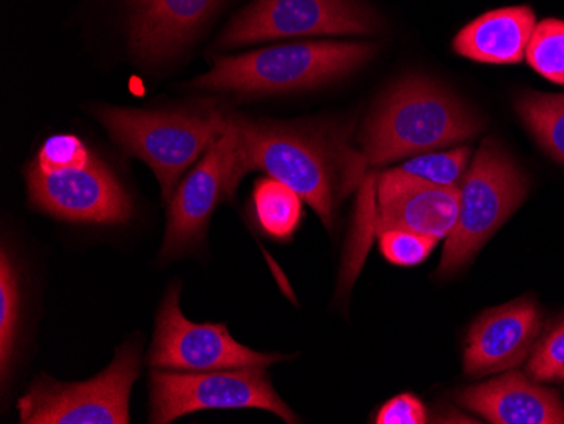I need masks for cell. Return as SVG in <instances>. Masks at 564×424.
I'll use <instances>...</instances> for the list:
<instances>
[{
    "instance_id": "2e32d148",
    "label": "cell",
    "mask_w": 564,
    "mask_h": 424,
    "mask_svg": "<svg viewBox=\"0 0 564 424\" xmlns=\"http://www.w3.org/2000/svg\"><path fill=\"white\" fill-rule=\"evenodd\" d=\"M535 28V14L528 6L485 12L459 30L453 52L487 65H516L525 58Z\"/></svg>"
},
{
    "instance_id": "277c9868",
    "label": "cell",
    "mask_w": 564,
    "mask_h": 424,
    "mask_svg": "<svg viewBox=\"0 0 564 424\" xmlns=\"http://www.w3.org/2000/svg\"><path fill=\"white\" fill-rule=\"evenodd\" d=\"M376 53V44L360 41L281 44L217 59L193 85L247 97L310 90L348 77Z\"/></svg>"
},
{
    "instance_id": "9a60e30c",
    "label": "cell",
    "mask_w": 564,
    "mask_h": 424,
    "mask_svg": "<svg viewBox=\"0 0 564 424\" xmlns=\"http://www.w3.org/2000/svg\"><path fill=\"white\" fill-rule=\"evenodd\" d=\"M220 4L221 0H132V50L145 62L176 55Z\"/></svg>"
},
{
    "instance_id": "ba28073f",
    "label": "cell",
    "mask_w": 564,
    "mask_h": 424,
    "mask_svg": "<svg viewBox=\"0 0 564 424\" xmlns=\"http://www.w3.org/2000/svg\"><path fill=\"white\" fill-rule=\"evenodd\" d=\"M250 407L271 411L286 423L297 421L296 414L275 394L264 367L202 372L152 369L151 423H171L195 411Z\"/></svg>"
},
{
    "instance_id": "9c48e42d",
    "label": "cell",
    "mask_w": 564,
    "mask_h": 424,
    "mask_svg": "<svg viewBox=\"0 0 564 424\" xmlns=\"http://www.w3.org/2000/svg\"><path fill=\"white\" fill-rule=\"evenodd\" d=\"M382 26L364 0H256L232 19L221 47L301 36L372 34Z\"/></svg>"
},
{
    "instance_id": "8992f818",
    "label": "cell",
    "mask_w": 564,
    "mask_h": 424,
    "mask_svg": "<svg viewBox=\"0 0 564 424\" xmlns=\"http://www.w3.org/2000/svg\"><path fill=\"white\" fill-rule=\"evenodd\" d=\"M528 192V174L514 157L497 139H485L459 185L458 220L446 239L438 276H449L474 261L481 247L521 207Z\"/></svg>"
},
{
    "instance_id": "44dd1931",
    "label": "cell",
    "mask_w": 564,
    "mask_h": 424,
    "mask_svg": "<svg viewBox=\"0 0 564 424\" xmlns=\"http://www.w3.org/2000/svg\"><path fill=\"white\" fill-rule=\"evenodd\" d=\"M471 148H455L440 153H423L402 164L401 170L433 185L459 188L470 163Z\"/></svg>"
},
{
    "instance_id": "7402d4cb",
    "label": "cell",
    "mask_w": 564,
    "mask_h": 424,
    "mask_svg": "<svg viewBox=\"0 0 564 424\" xmlns=\"http://www.w3.org/2000/svg\"><path fill=\"white\" fill-rule=\"evenodd\" d=\"M438 240L409 230H386L380 233V252L391 264L411 265L426 261Z\"/></svg>"
},
{
    "instance_id": "4fadbf2b",
    "label": "cell",
    "mask_w": 564,
    "mask_h": 424,
    "mask_svg": "<svg viewBox=\"0 0 564 424\" xmlns=\"http://www.w3.org/2000/svg\"><path fill=\"white\" fill-rule=\"evenodd\" d=\"M541 325L543 313L532 297L487 309L468 331L465 373L478 379L521 366L531 356Z\"/></svg>"
},
{
    "instance_id": "5bb4252c",
    "label": "cell",
    "mask_w": 564,
    "mask_h": 424,
    "mask_svg": "<svg viewBox=\"0 0 564 424\" xmlns=\"http://www.w3.org/2000/svg\"><path fill=\"white\" fill-rule=\"evenodd\" d=\"M459 406L494 424H564V406L556 391L543 388L522 372H507L459 392Z\"/></svg>"
},
{
    "instance_id": "ac0fdd59",
    "label": "cell",
    "mask_w": 564,
    "mask_h": 424,
    "mask_svg": "<svg viewBox=\"0 0 564 424\" xmlns=\"http://www.w3.org/2000/svg\"><path fill=\"white\" fill-rule=\"evenodd\" d=\"M253 210L259 226L278 240L293 237L303 217V198L279 180H258L252 193Z\"/></svg>"
},
{
    "instance_id": "52a82bcc",
    "label": "cell",
    "mask_w": 564,
    "mask_h": 424,
    "mask_svg": "<svg viewBox=\"0 0 564 424\" xmlns=\"http://www.w3.org/2000/svg\"><path fill=\"white\" fill-rule=\"evenodd\" d=\"M141 359L135 345L127 344L113 362L87 382H58L41 376L19 399L22 424H127L129 401L139 378Z\"/></svg>"
},
{
    "instance_id": "e0dca14e",
    "label": "cell",
    "mask_w": 564,
    "mask_h": 424,
    "mask_svg": "<svg viewBox=\"0 0 564 424\" xmlns=\"http://www.w3.org/2000/svg\"><path fill=\"white\" fill-rule=\"evenodd\" d=\"M514 109L544 153L564 164V94L524 90L516 97Z\"/></svg>"
},
{
    "instance_id": "cb8c5ba5",
    "label": "cell",
    "mask_w": 564,
    "mask_h": 424,
    "mask_svg": "<svg viewBox=\"0 0 564 424\" xmlns=\"http://www.w3.org/2000/svg\"><path fill=\"white\" fill-rule=\"evenodd\" d=\"M426 421V407L413 394L395 395L376 414L377 424H424Z\"/></svg>"
},
{
    "instance_id": "ffe728a7",
    "label": "cell",
    "mask_w": 564,
    "mask_h": 424,
    "mask_svg": "<svg viewBox=\"0 0 564 424\" xmlns=\"http://www.w3.org/2000/svg\"><path fill=\"white\" fill-rule=\"evenodd\" d=\"M525 59L541 77L564 85V21L547 18L535 24Z\"/></svg>"
},
{
    "instance_id": "3957f363",
    "label": "cell",
    "mask_w": 564,
    "mask_h": 424,
    "mask_svg": "<svg viewBox=\"0 0 564 424\" xmlns=\"http://www.w3.org/2000/svg\"><path fill=\"white\" fill-rule=\"evenodd\" d=\"M25 182L31 202L62 220L122 224L134 210L112 170L76 135L46 139Z\"/></svg>"
},
{
    "instance_id": "7a4b0ae2",
    "label": "cell",
    "mask_w": 564,
    "mask_h": 424,
    "mask_svg": "<svg viewBox=\"0 0 564 424\" xmlns=\"http://www.w3.org/2000/svg\"><path fill=\"white\" fill-rule=\"evenodd\" d=\"M481 128L480 117L455 95L413 75L380 98L358 142L369 166H383L468 141Z\"/></svg>"
},
{
    "instance_id": "603a6c76",
    "label": "cell",
    "mask_w": 564,
    "mask_h": 424,
    "mask_svg": "<svg viewBox=\"0 0 564 424\" xmlns=\"http://www.w3.org/2000/svg\"><path fill=\"white\" fill-rule=\"evenodd\" d=\"M528 372L538 382L564 381V319L534 345Z\"/></svg>"
},
{
    "instance_id": "30bf717a",
    "label": "cell",
    "mask_w": 564,
    "mask_h": 424,
    "mask_svg": "<svg viewBox=\"0 0 564 424\" xmlns=\"http://www.w3.org/2000/svg\"><path fill=\"white\" fill-rule=\"evenodd\" d=\"M180 286L167 291L158 315L156 334L149 352L152 369L202 372V370L269 367L290 359L279 354L256 352L218 323H193L180 308Z\"/></svg>"
},
{
    "instance_id": "d6986e66",
    "label": "cell",
    "mask_w": 564,
    "mask_h": 424,
    "mask_svg": "<svg viewBox=\"0 0 564 424\" xmlns=\"http://www.w3.org/2000/svg\"><path fill=\"white\" fill-rule=\"evenodd\" d=\"M19 319L21 287L18 271L4 249L0 259V370L4 381L18 344Z\"/></svg>"
},
{
    "instance_id": "7c38bea8",
    "label": "cell",
    "mask_w": 564,
    "mask_h": 424,
    "mask_svg": "<svg viewBox=\"0 0 564 424\" xmlns=\"http://www.w3.org/2000/svg\"><path fill=\"white\" fill-rule=\"evenodd\" d=\"M377 230H409L431 239H448L459 211V188L414 178L401 167L386 171L376 182Z\"/></svg>"
},
{
    "instance_id": "6da1fadb",
    "label": "cell",
    "mask_w": 564,
    "mask_h": 424,
    "mask_svg": "<svg viewBox=\"0 0 564 424\" xmlns=\"http://www.w3.org/2000/svg\"><path fill=\"white\" fill-rule=\"evenodd\" d=\"M237 132L234 186L264 171L297 193L333 230L341 202L362 185L366 156L351 148L347 128L323 122H274L232 113Z\"/></svg>"
},
{
    "instance_id": "5b68a950",
    "label": "cell",
    "mask_w": 564,
    "mask_h": 424,
    "mask_svg": "<svg viewBox=\"0 0 564 424\" xmlns=\"http://www.w3.org/2000/svg\"><path fill=\"white\" fill-rule=\"evenodd\" d=\"M94 116L127 154L156 174L164 199H171L183 173L207 153L227 129L228 113L215 107L141 110L95 107Z\"/></svg>"
},
{
    "instance_id": "8fae6325",
    "label": "cell",
    "mask_w": 564,
    "mask_h": 424,
    "mask_svg": "<svg viewBox=\"0 0 564 424\" xmlns=\"http://www.w3.org/2000/svg\"><path fill=\"white\" fill-rule=\"evenodd\" d=\"M237 132L232 113L227 129L208 148L192 173L176 186L170 199L167 229L161 258L183 252L202 239L208 220L221 199L232 198Z\"/></svg>"
}]
</instances>
